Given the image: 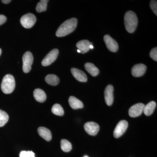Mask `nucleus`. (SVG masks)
<instances>
[{
	"label": "nucleus",
	"mask_w": 157,
	"mask_h": 157,
	"mask_svg": "<svg viewBox=\"0 0 157 157\" xmlns=\"http://www.w3.org/2000/svg\"><path fill=\"white\" fill-rule=\"evenodd\" d=\"M77 25V19L76 18H70L66 21L58 29L56 36L58 37H62L69 35L74 31Z\"/></svg>",
	"instance_id": "nucleus-1"
},
{
	"label": "nucleus",
	"mask_w": 157,
	"mask_h": 157,
	"mask_svg": "<svg viewBox=\"0 0 157 157\" xmlns=\"http://www.w3.org/2000/svg\"><path fill=\"white\" fill-rule=\"evenodd\" d=\"M124 20L127 32L130 33H134L137 28L138 24V19L136 14L132 11H127L125 14Z\"/></svg>",
	"instance_id": "nucleus-2"
},
{
	"label": "nucleus",
	"mask_w": 157,
	"mask_h": 157,
	"mask_svg": "<svg viewBox=\"0 0 157 157\" xmlns=\"http://www.w3.org/2000/svg\"><path fill=\"white\" fill-rule=\"evenodd\" d=\"M15 87L14 76L11 74H7L4 76L1 83V89L4 94H11L14 91Z\"/></svg>",
	"instance_id": "nucleus-3"
},
{
	"label": "nucleus",
	"mask_w": 157,
	"mask_h": 157,
	"mask_svg": "<svg viewBox=\"0 0 157 157\" xmlns=\"http://www.w3.org/2000/svg\"><path fill=\"white\" fill-rule=\"evenodd\" d=\"M23 70L25 73H28L32 69V65L33 62V56L30 52H26L22 58Z\"/></svg>",
	"instance_id": "nucleus-4"
},
{
	"label": "nucleus",
	"mask_w": 157,
	"mask_h": 157,
	"mask_svg": "<svg viewBox=\"0 0 157 157\" xmlns=\"http://www.w3.org/2000/svg\"><path fill=\"white\" fill-rule=\"evenodd\" d=\"M36 21V16L32 13H28L23 15L20 19L21 24L26 29H30L33 27Z\"/></svg>",
	"instance_id": "nucleus-5"
},
{
	"label": "nucleus",
	"mask_w": 157,
	"mask_h": 157,
	"mask_svg": "<svg viewBox=\"0 0 157 157\" xmlns=\"http://www.w3.org/2000/svg\"><path fill=\"white\" fill-rule=\"evenodd\" d=\"M59 52L58 49L56 48H55L51 51L42 61V66L46 67L51 64L56 59L58 56Z\"/></svg>",
	"instance_id": "nucleus-6"
},
{
	"label": "nucleus",
	"mask_w": 157,
	"mask_h": 157,
	"mask_svg": "<svg viewBox=\"0 0 157 157\" xmlns=\"http://www.w3.org/2000/svg\"><path fill=\"white\" fill-rule=\"evenodd\" d=\"M128 122L126 121H120L117 125L113 131V136L114 137L117 138L123 135L128 128Z\"/></svg>",
	"instance_id": "nucleus-7"
},
{
	"label": "nucleus",
	"mask_w": 157,
	"mask_h": 157,
	"mask_svg": "<svg viewBox=\"0 0 157 157\" xmlns=\"http://www.w3.org/2000/svg\"><path fill=\"white\" fill-rule=\"evenodd\" d=\"M84 129L88 134L92 136H95L98 134L100 127L94 122H88L84 124Z\"/></svg>",
	"instance_id": "nucleus-8"
},
{
	"label": "nucleus",
	"mask_w": 157,
	"mask_h": 157,
	"mask_svg": "<svg viewBox=\"0 0 157 157\" xmlns=\"http://www.w3.org/2000/svg\"><path fill=\"white\" fill-rule=\"evenodd\" d=\"M106 46L109 51L112 52H116L118 49L117 42L109 35H105L104 38Z\"/></svg>",
	"instance_id": "nucleus-9"
},
{
	"label": "nucleus",
	"mask_w": 157,
	"mask_h": 157,
	"mask_svg": "<svg viewBox=\"0 0 157 157\" xmlns=\"http://www.w3.org/2000/svg\"><path fill=\"white\" fill-rule=\"evenodd\" d=\"M144 104L138 103L132 106L129 110V115L132 117H135L141 115L143 111Z\"/></svg>",
	"instance_id": "nucleus-10"
},
{
	"label": "nucleus",
	"mask_w": 157,
	"mask_h": 157,
	"mask_svg": "<svg viewBox=\"0 0 157 157\" xmlns=\"http://www.w3.org/2000/svg\"><path fill=\"white\" fill-rule=\"evenodd\" d=\"M113 87L111 85H108L104 91V98L106 104L111 106L113 101Z\"/></svg>",
	"instance_id": "nucleus-11"
},
{
	"label": "nucleus",
	"mask_w": 157,
	"mask_h": 157,
	"mask_svg": "<svg viewBox=\"0 0 157 157\" xmlns=\"http://www.w3.org/2000/svg\"><path fill=\"white\" fill-rule=\"evenodd\" d=\"M147 67L143 64L135 65L132 68V73L134 77H140L145 73Z\"/></svg>",
	"instance_id": "nucleus-12"
},
{
	"label": "nucleus",
	"mask_w": 157,
	"mask_h": 157,
	"mask_svg": "<svg viewBox=\"0 0 157 157\" xmlns=\"http://www.w3.org/2000/svg\"><path fill=\"white\" fill-rule=\"evenodd\" d=\"M71 73L73 76L78 81L81 82H86L87 81V77L86 74L81 70L75 68L71 69Z\"/></svg>",
	"instance_id": "nucleus-13"
},
{
	"label": "nucleus",
	"mask_w": 157,
	"mask_h": 157,
	"mask_svg": "<svg viewBox=\"0 0 157 157\" xmlns=\"http://www.w3.org/2000/svg\"><path fill=\"white\" fill-rule=\"evenodd\" d=\"M93 43H90L87 40H81L77 42L76 47L80 51V53L84 54L90 50V45H92Z\"/></svg>",
	"instance_id": "nucleus-14"
},
{
	"label": "nucleus",
	"mask_w": 157,
	"mask_h": 157,
	"mask_svg": "<svg viewBox=\"0 0 157 157\" xmlns=\"http://www.w3.org/2000/svg\"><path fill=\"white\" fill-rule=\"evenodd\" d=\"M39 135L46 141H49L52 139V133L49 129L45 127H39L38 129Z\"/></svg>",
	"instance_id": "nucleus-15"
},
{
	"label": "nucleus",
	"mask_w": 157,
	"mask_h": 157,
	"mask_svg": "<svg viewBox=\"0 0 157 157\" xmlns=\"http://www.w3.org/2000/svg\"><path fill=\"white\" fill-rule=\"evenodd\" d=\"M70 107L73 109H80L83 107L82 102L73 96H71L69 99Z\"/></svg>",
	"instance_id": "nucleus-16"
},
{
	"label": "nucleus",
	"mask_w": 157,
	"mask_h": 157,
	"mask_svg": "<svg viewBox=\"0 0 157 157\" xmlns=\"http://www.w3.org/2000/svg\"><path fill=\"white\" fill-rule=\"evenodd\" d=\"M34 98L38 102L43 103L46 99V95L43 90L40 89H36L34 91Z\"/></svg>",
	"instance_id": "nucleus-17"
},
{
	"label": "nucleus",
	"mask_w": 157,
	"mask_h": 157,
	"mask_svg": "<svg viewBox=\"0 0 157 157\" xmlns=\"http://www.w3.org/2000/svg\"><path fill=\"white\" fill-rule=\"evenodd\" d=\"M86 70L93 76H96L99 73V70L94 64L87 63L85 64Z\"/></svg>",
	"instance_id": "nucleus-18"
},
{
	"label": "nucleus",
	"mask_w": 157,
	"mask_h": 157,
	"mask_svg": "<svg viewBox=\"0 0 157 157\" xmlns=\"http://www.w3.org/2000/svg\"><path fill=\"white\" fill-rule=\"evenodd\" d=\"M156 104L154 101H151L150 102L146 104L144 107L143 111L145 115L150 116L153 113L155 109Z\"/></svg>",
	"instance_id": "nucleus-19"
},
{
	"label": "nucleus",
	"mask_w": 157,
	"mask_h": 157,
	"mask_svg": "<svg viewBox=\"0 0 157 157\" xmlns=\"http://www.w3.org/2000/svg\"><path fill=\"white\" fill-rule=\"evenodd\" d=\"M45 80L48 84L51 86H56L59 82V79L56 75L49 74L45 77Z\"/></svg>",
	"instance_id": "nucleus-20"
},
{
	"label": "nucleus",
	"mask_w": 157,
	"mask_h": 157,
	"mask_svg": "<svg viewBox=\"0 0 157 157\" xmlns=\"http://www.w3.org/2000/svg\"><path fill=\"white\" fill-rule=\"evenodd\" d=\"M61 147L63 151L68 152L72 150V144L66 139H62L61 140Z\"/></svg>",
	"instance_id": "nucleus-21"
},
{
	"label": "nucleus",
	"mask_w": 157,
	"mask_h": 157,
	"mask_svg": "<svg viewBox=\"0 0 157 157\" xmlns=\"http://www.w3.org/2000/svg\"><path fill=\"white\" fill-rule=\"evenodd\" d=\"M52 111L55 115L62 116L64 115V112L63 107L60 104H56L52 106Z\"/></svg>",
	"instance_id": "nucleus-22"
},
{
	"label": "nucleus",
	"mask_w": 157,
	"mask_h": 157,
	"mask_svg": "<svg viewBox=\"0 0 157 157\" xmlns=\"http://www.w3.org/2000/svg\"><path fill=\"white\" fill-rule=\"evenodd\" d=\"M9 119V116L7 113L0 109V127L4 126Z\"/></svg>",
	"instance_id": "nucleus-23"
},
{
	"label": "nucleus",
	"mask_w": 157,
	"mask_h": 157,
	"mask_svg": "<svg viewBox=\"0 0 157 157\" xmlns=\"http://www.w3.org/2000/svg\"><path fill=\"white\" fill-rule=\"evenodd\" d=\"M48 2V1L47 0L40 1V2L37 4L36 7V10L37 12L40 13L42 11H46L47 9V3Z\"/></svg>",
	"instance_id": "nucleus-24"
},
{
	"label": "nucleus",
	"mask_w": 157,
	"mask_h": 157,
	"mask_svg": "<svg viewBox=\"0 0 157 157\" xmlns=\"http://www.w3.org/2000/svg\"><path fill=\"white\" fill-rule=\"evenodd\" d=\"M20 157H35V153L32 151H23L21 152L19 155Z\"/></svg>",
	"instance_id": "nucleus-25"
},
{
	"label": "nucleus",
	"mask_w": 157,
	"mask_h": 157,
	"mask_svg": "<svg viewBox=\"0 0 157 157\" xmlns=\"http://www.w3.org/2000/svg\"><path fill=\"white\" fill-rule=\"evenodd\" d=\"M150 56L152 59L155 60V61H157V48L155 47V48H153L151 51L150 52Z\"/></svg>",
	"instance_id": "nucleus-26"
},
{
	"label": "nucleus",
	"mask_w": 157,
	"mask_h": 157,
	"mask_svg": "<svg viewBox=\"0 0 157 157\" xmlns=\"http://www.w3.org/2000/svg\"><path fill=\"white\" fill-rule=\"evenodd\" d=\"M151 9L156 15H157V1H151L150 2Z\"/></svg>",
	"instance_id": "nucleus-27"
},
{
	"label": "nucleus",
	"mask_w": 157,
	"mask_h": 157,
	"mask_svg": "<svg viewBox=\"0 0 157 157\" xmlns=\"http://www.w3.org/2000/svg\"><path fill=\"white\" fill-rule=\"evenodd\" d=\"M7 21V17L5 15L1 14L0 15V26L4 24Z\"/></svg>",
	"instance_id": "nucleus-28"
},
{
	"label": "nucleus",
	"mask_w": 157,
	"mask_h": 157,
	"mask_svg": "<svg viewBox=\"0 0 157 157\" xmlns=\"http://www.w3.org/2000/svg\"><path fill=\"white\" fill-rule=\"evenodd\" d=\"M11 2V0H2V2L4 4H8Z\"/></svg>",
	"instance_id": "nucleus-29"
},
{
	"label": "nucleus",
	"mask_w": 157,
	"mask_h": 157,
	"mask_svg": "<svg viewBox=\"0 0 157 157\" xmlns=\"http://www.w3.org/2000/svg\"><path fill=\"white\" fill-rule=\"evenodd\" d=\"M90 48H91V49H93V48H94V46H93V45H90Z\"/></svg>",
	"instance_id": "nucleus-30"
},
{
	"label": "nucleus",
	"mask_w": 157,
	"mask_h": 157,
	"mask_svg": "<svg viewBox=\"0 0 157 157\" xmlns=\"http://www.w3.org/2000/svg\"><path fill=\"white\" fill-rule=\"evenodd\" d=\"M2 51L1 48H0V56H1V54H2Z\"/></svg>",
	"instance_id": "nucleus-31"
},
{
	"label": "nucleus",
	"mask_w": 157,
	"mask_h": 157,
	"mask_svg": "<svg viewBox=\"0 0 157 157\" xmlns=\"http://www.w3.org/2000/svg\"><path fill=\"white\" fill-rule=\"evenodd\" d=\"M77 52H79V53H80V51L78 50H78H77Z\"/></svg>",
	"instance_id": "nucleus-32"
},
{
	"label": "nucleus",
	"mask_w": 157,
	"mask_h": 157,
	"mask_svg": "<svg viewBox=\"0 0 157 157\" xmlns=\"http://www.w3.org/2000/svg\"><path fill=\"white\" fill-rule=\"evenodd\" d=\"M84 157H89L85 155V156H84Z\"/></svg>",
	"instance_id": "nucleus-33"
}]
</instances>
